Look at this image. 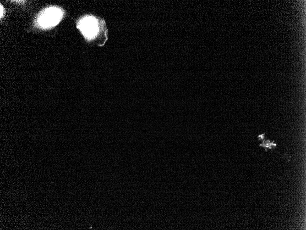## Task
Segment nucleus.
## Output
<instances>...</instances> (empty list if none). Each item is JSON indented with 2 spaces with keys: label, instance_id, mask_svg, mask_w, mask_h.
<instances>
[{
  "label": "nucleus",
  "instance_id": "2",
  "mask_svg": "<svg viewBox=\"0 0 306 230\" xmlns=\"http://www.w3.org/2000/svg\"><path fill=\"white\" fill-rule=\"evenodd\" d=\"M98 20L93 16H86L81 19L77 27L83 35L88 40L94 39L99 33V26Z\"/></svg>",
  "mask_w": 306,
  "mask_h": 230
},
{
  "label": "nucleus",
  "instance_id": "1",
  "mask_svg": "<svg viewBox=\"0 0 306 230\" xmlns=\"http://www.w3.org/2000/svg\"><path fill=\"white\" fill-rule=\"evenodd\" d=\"M63 12L58 7L47 8L40 13L37 19L39 26L43 29H48L59 23L63 18Z\"/></svg>",
  "mask_w": 306,
  "mask_h": 230
},
{
  "label": "nucleus",
  "instance_id": "5",
  "mask_svg": "<svg viewBox=\"0 0 306 230\" xmlns=\"http://www.w3.org/2000/svg\"><path fill=\"white\" fill-rule=\"evenodd\" d=\"M2 5H1V18H2Z\"/></svg>",
  "mask_w": 306,
  "mask_h": 230
},
{
  "label": "nucleus",
  "instance_id": "3",
  "mask_svg": "<svg viewBox=\"0 0 306 230\" xmlns=\"http://www.w3.org/2000/svg\"><path fill=\"white\" fill-rule=\"evenodd\" d=\"M276 146V144L275 143L274 141H271L269 140H268L263 141V142L260 144V146L265 148L266 151L268 149H271L273 148H275Z\"/></svg>",
  "mask_w": 306,
  "mask_h": 230
},
{
  "label": "nucleus",
  "instance_id": "4",
  "mask_svg": "<svg viewBox=\"0 0 306 230\" xmlns=\"http://www.w3.org/2000/svg\"><path fill=\"white\" fill-rule=\"evenodd\" d=\"M257 138L260 141H264L265 139V134H261L258 135Z\"/></svg>",
  "mask_w": 306,
  "mask_h": 230
}]
</instances>
